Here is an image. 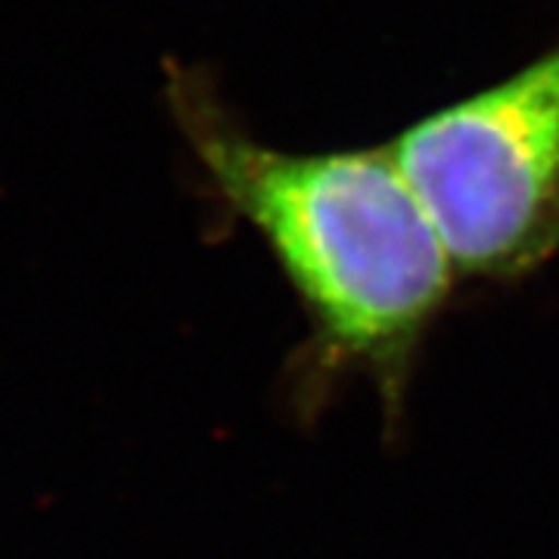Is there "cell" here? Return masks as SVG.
<instances>
[{"instance_id": "obj_1", "label": "cell", "mask_w": 559, "mask_h": 559, "mask_svg": "<svg viewBox=\"0 0 559 559\" xmlns=\"http://www.w3.org/2000/svg\"><path fill=\"white\" fill-rule=\"evenodd\" d=\"M165 97L209 193L267 242L326 358L401 389L457 271L392 146L261 143L215 81L180 62L165 66Z\"/></svg>"}, {"instance_id": "obj_2", "label": "cell", "mask_w": 559, "mask_h": 559, "mask_svg": "<svg viewBox=\"0 0 559 559\" xmlns=\"http://www.w3.org/2000/svg\"><path fill=\"white\" fill-rule=\"evenodd\" d=\"M389 146L457 277L513 280L559 252V44Z\"/></svg>"}]
</instances>
